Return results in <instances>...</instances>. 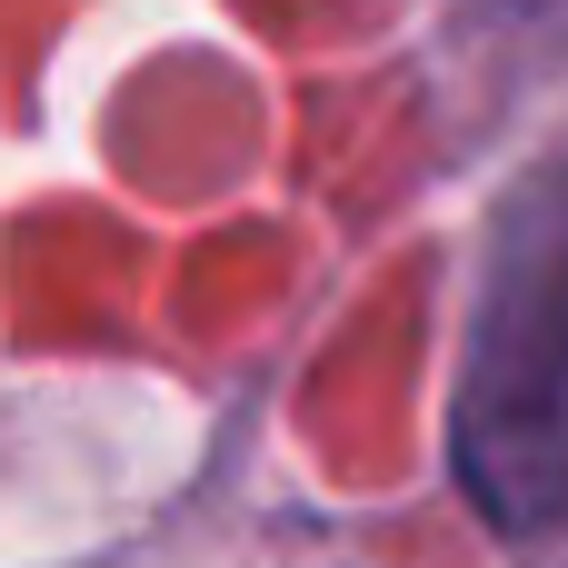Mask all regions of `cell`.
<instances>
[{
    "mask_svg": "<svg viewBox=\"0 0 568 568\" xmlns=\"http://www.w3.org/2000/svg\"><path fill=\"white\" fill-rule=\"evenodd\" d=\"M459 469L499 529H549L568 509V160L499 210L459 379Z\"/></svg>",
    "mask_w": 568,
    "mask_h": 568,
    "instance_id": "1",
    "label": "cell"
}]
</instances>
